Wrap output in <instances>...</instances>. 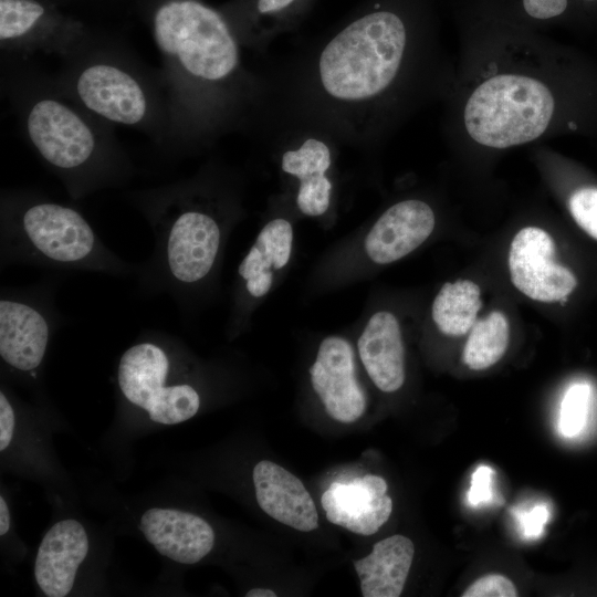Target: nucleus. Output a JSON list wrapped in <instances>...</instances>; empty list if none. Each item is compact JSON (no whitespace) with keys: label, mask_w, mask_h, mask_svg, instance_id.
<instances>
[{"label":"nucleus","mask_w":597,"mask_h":597,"mask_svg":"<svg viewBox=\"0 0 597 597\" xmlns=\"http://www.w3.org/2000/svg\"><path fill=\"white\" fill-rule=\"evenodd\" d=\"M406 48L401 19L389 11L364 14L342 29L320 54L317 72L325 94L359 104L383 93L394 81Z\"/></svg>","instance_id":"obj_1"},{"label":"nucleus","mask_w":597,"mask_h":597,"mask_svg":"<svg viewBox=\"0 0 597 597\" xmlns=\"http://www.w3.org/2000/svg\"><path fill=\"white\" fill-rule=\"evenodd\" d=\"M160 52L195 81L214 84L239 66V50L221 15L196 0L163 4L154 19Z\"/></svg>","instance_id":"obj_2"},{"label":"nucleus","mask_w":597,"mask_h":597,"mask_svg":"<svg viewBox=\"0 0 597 597\" xmlns=\"http://www.w3.org/2000/svg\"><path fill=\"white\" fill-rule=\"evenodd\" d=\"M553 112L554 98L542 82L504 74L489 78L472 93L464 124L479 144L506 148L540 137Z\"/></svg>","instance_id":"obj_3"},{"label":"nucleus","mask_w":597,"mask_h":597,"mask_svg":"<svg viewBox=\"0 0 597 597\" xmlns=\"http://www.w3.org/2000/svg\"><path fill=\"white\" fill-rule=\"evenodd\" d=\"M4 245L25 260L50 265L118 271L119 263L75 209L41 201L22 210L2 234Z\"/></svg>","instance_id":"obj_4"},{"label":"nucleus","mask_w":597,"mask_h":597,"mask_svg":"<svg viewBox=\"0 0 597 597\" xmlns=\"http://www.w3.org/2000/svg\"><path fill=\"white\" fill-rule=\"evenodd\" d=\"M156 276L166 290H186L205 281L216 266L222 228L198 207H181L154 222Z\"/></svg>","instance_id":"obj_5"},{"label":"nucleus","mask_w":597,"mask_h":597,"mask_svg":"<svg viewBox=\"0 0 597 597\" xmlns=\"http://www.w3.org/2000/svg\"><path fill=\"white\" fill-rule=\"evenodd\" d=\"M170 359L155 342H140L122 355L117 381L124 397L146 410L158 423L175 425L192 418L200 407L198 391L189 384H167Z\"/></svg>","instance_id":"obj_6"},{"label":"nucleus","mask_w":597,"mask_h":597,"mask_svg":"<svg viewBox=\"0 0 597 597\" xmlns=\"http://www.w3.org/2000/svg\"><path fill=\"white\" fill-rule=\"evenodd\" d=\"M27 130L39 154L59 170H78L93 158L94 134L77 113L59 101H38L29 111Z\"/></svg>","instance_id":"obj_7"},{"label":"nucleus","mask_w":597,"mask_h":597,"mask_svg":"<svg viewBox=\"0 0 597 597\" xmlns=\"http://www.w3.org/2000/svg\"><path fill=\"white\" fill-rule=\"evenodd\" d=\"M555 243L537 227L520 230L511 242L509 270L513 285L527 297L553 303L566 298L577 286L570 270L554 261Z\"/></svg>","instance_id":"obj_8"},{"label":"nucleus","mask_w":597,"mask_h":597,"mask_svg":"<svg viewBox=\"0 0 597 597\" xmlns=\"http://www.w3.org/2000/svg\"><path fill=\"white\" fill-rule=\"evenodd\" d=\"M311 384L328 416L350 423L366 409V395L356 376L355 354L342 336H326L310 367Z\"/></svg>","instance_id":"obj_9"},{"label":"nucleus","mask_w":597,"mask_h":597,"mask_svg":"<svg viewBox=\"0 0 597 597\" xmlns=\"http://www.w3.org/2000/svg\"><path fill=\"white\" fill-rule=\"evenodd\" d=\"M386 481L366 474L352 482H333L324 491L321 504L326 519L355 534H375L390 517L392 500Z\"/></svg>","instance_id":"obj_10"},{"label":"nucleus","mask_w":597,"mask_h":597,"mask_svg":"<svg viewBox=\"0 0 597 597\" xmlns=\"http://www.w3.org/2000/svg\"><path fill=\"white\" fill-rule=\"evenodd\" d=\"M76 93L93 113L111 122L135 125L147 113V98L140 84L124 70L105 63L82 71Z\"/></svg>","instance_id":"obj_11"},{"label":"nucleus","mask_w":597,"mask_h":597,"mask_svg":"<svg viewBox=\"0 0 597 597\" xmlns=\"http://www.w3.org/2000/svg\"><path fill=\"white\" fill-rule=\"evenodd\" d=\"M434 222L428 203L417 199L397 202L370 228L364 240L365 253L377 264L398 261L429 238Z\"/></svg>","instance_id":"obj_12"},{"label":"nucleus","mask_w":597,"mask_h":597,"mask_svg":"<svg viewBox=\"0 0 597 597\" xmlns=\"http://www.w3.org/2000/svg\"><path fill=\"white\" fill-rule=\"evenodd\" d=\"M45 313L28 300H0V356L9 366L32 371L40 366L50 339Z\"/></svg>","instance_id":"obj_13"},{"label":"nucleus","mask_w":597,"mask_h":597,"mask_svg":"<svg viewBox=\"0 0 597 597\" xmlns=\"http://www.w3.org/2000/svg\"><path fill=\"white\" fill-rule=\"evenodd\" d=\"M139 530L158 553L181 564L199 562L214 544L208 522L179 510L149 509L140 517Z\"/></svg>","instance_id":"obj_14"},{"label":"nucleus","mask_w":597,"mask_h":597,"mask_svg":"<svg viewBox=\"0 0 597 597\" xmlns=\"http://www.w3.org/2000/svg\"><path fill=\"white\" fill-rule=\"evenodd\" d=\"M252 476L258 504L269 516L301 532L318 527L315 503L297 476L269 460L258 462Z\"/></svg>","instance_id":"obj_15"},{"label":"nucleus","mask_w":597,"mask_h":597,"mask_svg":"<svg viewBox=\"0 0 597 597\" xmlns=\"http://www.w3.org/2000/svg\"><path fill=\"white\" fill-rule=\"evenodd\" d=\"M87 552L88 538L81 523H55L44 535L35 559L34 575L42 591L50 597L66 596Z\"/></svg>","instance_id":"obj_16"},{"label":"nucleus","mask_w":597,"mask_h":597,"mask_svg":"<svg viewBox=\"0 0 597 597\" xmlns=\"http://www.w3.org/2000/svg\"><path fill=\"white\" fill-rule=\"evenodd\" d=\"M357 350L374 385L394 392L405 383V348L399 322L388 311L374 313L364 326Z\"/></svg>","instance_id":"obj_17"},{"label":"nucleus","mask_w":597,"mask_h":597,"mask_svg":"<svg viewBox=\"0 0 597 597\" xmlns=\"http://www.w3.org/2000/svg\"><path fill=\"white\" fill-rule=\"evenodd\" d=\"M415 546L404 535L377 542L366 557L354 562L364 597H398L404 590Z\"/></svg>","instance_id":"obj_18"},{"label":"nucleus","mask_w":597,"mask_h":597,"mask_svg":"<svg viewBox=\"0 0 597 597\" xmlns=\"http://www.w3.org/2000/svg\"><path fill=\"white\" fill-rule=\"evenodd\" d=\"M292 247L293 228L287 220L276 218L261 229L238 268L249 296L261 298L270 292L274 273L290 261Z\"/></svg>","instance_id":"obj_19"},{"label":"nucleus","mask_w":597,"mask_h":597,"mask_svg":"<svg viewBox=\"0 0 597 597\" xmlns=\"http://www.w3.org/2000/svg\"><path fill=\"white\" fill-rule=\"evenodd\" d=\"M332 157L328 146L316 138L306 139L297 149L282 156V170L298 179L296 205L310 217L324 214L331 203L332 182L326 172Z\"/></svg>","instance_id":"obj_20"},{"label":"nucleus","mask_w":597,"mask_h":597,"mask_svg":"<svg viewBox=\"0 0 597 597\" xmlns=\"http://www.w3.org/2000/svg\"><path fill=\"white\" fill-rule=\"evenodd\" d=\"M481 306L479 285L470 280H458L441 286L433 300L431 315L442 334L458 337L470 332Z\"/></svg>","instance_id":"obj_21"},{"label":"nucleus","mask_w":597,"mask_h":597,"mask_svg":"<svg viewBox=\"0 0 597 597\" xmlns=\"http://www.w3.org/2000/svg\"><path fill=\"white\" fill-rule=\"evenodd\" d=\"M510 339V326L505 315L493 311L476 321L469 332L463 349V362L473 370L486 369L505 354Z\"/></svg>","instance_id":"obj_22"},{"label":"nucleus","mask_w":597,"mask_h":597,"mask_svg":"<svg viewBox=\"0 0 597 597\" xmlns=\"http://www.w3.org/2000/svg\"><path fill=\"white\" fill-rule=\"evenodd\" d=\"M43 13V7L33 0H0V39L9 41L25 35Z\"/></svg>","instance_id":"obj_23"},{"label":"nucleus","mask_w":597,"mask_h":597,"mask_svg":"<svg viewBox=\"0 0 597 597\" xmlns=\"http://www.w3.org/2000/svg\"><path fill=\"white\" fill-rule=\"evenodd\" d=\"M590 387L584 383L572 385L562 401L558 427L565 437L578 434L587 418Z\"/></svg>","instance_id":"obj_24"},{"label":"nucleus","mask_w":597,"mask_h":597,"mask_svg":"<svg viewBox=\"0 0 597 597\" xmlns=\"http://www.w3.org/2000/svg\"><path fill=\"white\" fill-rule=\"evenodd\" d=\"M569 210L577 224L597 240V188H582L569 199Z\"/></svg>","instance_id":"obj_25"},{"label":"nucleus","mask_w":597,"mask_h":597,"mask_svg":"<svg viewBox=\"0 0 597 597\" xmlns=\"http://www.w3.org/2000/svg\"><path fill=\"white\" fill-rule=\"evenodd\" d=\"M463 597H515L517 590L512 580L500 574H489L473 582Z\"/></svg>","instance_id":"obj_26"},{"label":"nucleus","mask_w":597,"mask_h":597,"mask_svg":"<svg viewBox=\"0 0 597 597\" xmlns=\"http://www.w3.org/2000/svg\"><path fill=\"white\" fill-rule=\"evenodd\" d=\"M525 11L536 19H549L563 13L567 0H523Z\"/></svg>","instance_id":"obj_27"},{"label":"nucleus","mask_w":597,"mask_h":597,"mask_svg":"<svg viewBox=\"0 0 597 597\" xmlns=\"http://www.w3.org/2000/svg\"><path fill=\"white\" fill-rule=\"evenodd\" d=\"M491 470L488 467H480L472 476V488L469 493V501L475 505L485 502L491 498Z\"/></svg>","instance_id":"obj_28"},{"label":"nucleus","mask_w":597,"mask_h":597,"mask_svg":"<svg viewBox=\"0 0 597 597\" xmlns=\"http://www.w3.org/2000/svg\"><path fill=\"white\" fill-rule=\"evenodd\" d=\"M14 429V413L6 395L0 392V450L3 451L11 442Z\"/></svg>","instance_id":"obj_29"},{"label":"nucleus","mask_w":597,"mask_h":597,"mask_svg":"<svg viewBox=\"0 0 597 597\" xmlns=\"http://www.w3.org/2000/svg\"><path fill=\"white\" fill-rule=\"evenodd\" d=\"M301 0H258L256 10L261 15L280 17L293 9Z\"/></svg>","instance_id":"obj_30"},{"label":"nucleus","mask_w":597,"mask_h":597,"mask_svg":"<svg viewBox=\"0 0 597 597\" xmlns=\"http://www.w3.org/2000/svg\"><path fill=\"white\" fill-rule=\"evenodd\" d=\"M547 511L545 507H535L531 514L525 515L524 526L528 535H537L541 531V524L546 520Z\"/></svg>","instance_id":"obj_31"},{"label":"nucleus","mask_w":597,"mask_h":597,"mask_svg":"<svg viewBox=\"0 0 597 597\" xmlns=\"http://www.w3.org/2000/svg\"><path fill=\"white\" fill-rule=\"evenodd\" d=\"M10 527V512L4 499L0 498V534L4 535Z\"/></svg>","instance_id":"obj_32"},{"label":"nucleus","mask_w":597,"mask_h":597,"mask_svg":"<svg viewBox=\"0 0 597 597\" xmlns=\"http://www.w3.org/2000/svg\"><path fill=\"white\" fill-rule=\"evenodd\" d=\"M245 597H276V594L268 588H253L245 594Z\"/></svg>","instance_id":"obj_33"},{"label":"nucleus","mask_w":597,"mask_h":597,"mask_svg":"<svg viewBox=\"0 0 597 597\" xmlns=\"http://www.w3.org/2000/svg\"><path fill=\"white\" fill-rule=\"evenodd\" d=\"M589 1H593V0H589Z\"/></svg>","instance_id":"obj_34"}]
</instances>
